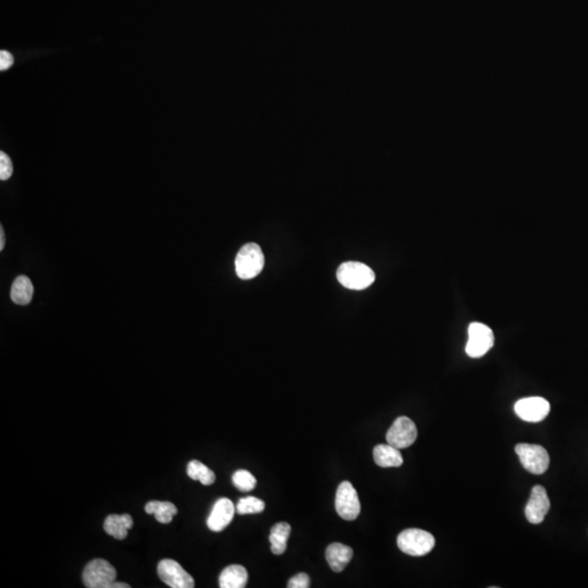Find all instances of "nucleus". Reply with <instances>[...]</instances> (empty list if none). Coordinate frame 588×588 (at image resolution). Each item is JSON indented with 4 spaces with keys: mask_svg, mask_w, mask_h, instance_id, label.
Listing matches in <instances>:
<instances>
[{
    "mask_svg": "<svg viewBox=\"0 0 588 588\" xmlns=\"http://www.w3.org/2000/svg\"><path fill=\"white\" fill-rule=\"evenodd\" d=\"M133 526V519L129 514H111L106 517L104 530L116 539H126L128 530Z\"/></svg>",
    "mask_w": 588,
    "mask_h": 588,
    "instance_id": "obj_15",
    "label": "nucleus"
},
{
    "mask_svg": "<svg viewBox=\"0 0 588 588\" xmlns=\"http://www.w3.org/2000/svg\"><path fill=\"white\" fill-rule=\"evenodd\" d=\"M514 411L521 420L539 423L550 413V403L541 397L524 398L515 403Z\"/></svg>",
    "mask_w": 588,
    "mask_h": 588,
    "instance_id": "obj_10",
    "label": "nucleus"
},
{
    "mask_svg": "<svg viewBox=\"0 0 588 588\" xmlns=\"http://www.w3.org/2000/svg\"><path fill=\"white\" fill-rule=\"evenodd\" d=\"M14 56L11 55L7 50H1L0 52V70L5 71L7 69L10 68L14 65Z\"/></svg>",
    "mask_w": 588,
    "mask_h": 588,
    "instance_id": "obj_25",
    "label": "nucleus"
},
{
    "mask_svg": "<svg viewBox=\"0 0 588 588\" xmlns=\"http://www.w3.org/2000/svg\"><path fill=\"white\" fill-rule=\"evenodd\" d=\"M336 510L340 517L346 521H354L361 512L359 495L352 484L342 482L337 489Z\"/></svg>",
    "mask_w": 588,
    "mask_h": 588,
    "instance_id": "obj_7",
    "label": "nucleus"
},
{
    "mask_svg": "<svg viewBox=\"0 0 588 588\" xmlns=\"http://www.w3.org/2000/svg\"><path fill=\"white\" fill-rule=\"evenodd\" d=\"M337 278L344 288L360 291L373 284L375 273L365 264L360 262H347L338 268Z\"/></svg>",
    "mask_w": 588,
    "mask_h": 588,
    "instance_id": "obj_1",
    "label": "nucleus"
},
{
    "mask_svg": "<svg viewBox=\"0 0 588 588\" xmlns=\"http://www.w3.org/2000/svg\"><path fill=\"white\" fill-rule=\"evenodd\" d=\"M290 534H291V526L288 523H277L276 525L273 526L271 535H269L273 554H277V556L284 554L286 549V541L289 539Z\"/></svg>",
    "mask_w": 588,
    "mask_h": 588,
    "instance_id": "obj_18",
    "label": "nucleus"
},
{
    "mask_svg": "<svg viewBox=\"0 0 588 588\" xmlns=\"http://www.w3.org/2000/svg\"><path fill=\"white\" fill-rule=\"evenodd\" d=\"M188 475L194 479V481H200L203 485L210 486L213 485L216 481L215 473L207 468L205 464H203L197 460H193L188 465Z\"/></svg>",
    "mask_w": 588,
    "mask_h": 588,
    "instance_id": "obj_20",
    "label": "nucleus"
},
{
    "mask_svg": "<svg viewBox=\"0 0 588 588\" xmlns=\"http://www.w3.org/2000/svg\"><path fill=\"white\" fill-rule=\"evenodd\" d=\"M236 507L231 500L221 498L214 504L213 510L207 519V526L213 532H221L234 520Z\"/></svg>",
    "mask_w": 588,
    "mask_h": 588,
    "instance_id": "obj_12",
    "label": "nucleus"
},
{
    "mask_svg": "<svg viewBox=\"0 0 588 588\" xmlns=\"http://www.w3.org/2000/svg\"><path fill=\"white\" fill-rule=\"evenodd\" d=\"M495 342L494 332L488 326L482 323H472L468 327V340L465 351L473 359L482 357L488 352Z\"/></svg>",
    "mask_w": 588,
    "mask_h": 588,
    "instance_id": "obj_6",
    "label": "nucleus"
},
{
    "mask_svg": "<svg viewBox=\"0 0 588 588\" xmlns=\"http://www.w3.org/2000/svg\"><path fill=\"white\" fill-rule=\"evenodd\" d=\"M352 557V548L340 543H334L326 549V559L335 572H342Z\"/></svg>",
    "mask_w": 588,
    "mask_h": 588,
    "instance_id": "obj_13",
    "label": "nucleus"
},
{
    "mask_svg": "<svg viewBox=\"0 0 588 588\" xmlns=\"http://www.w3.org/2000/svg\"><path fill=\"white\" fill-rule=\"evenodd\" d=\"M374 460L381 468H399L403 464L400 449L392 444H377L374 448Z\"/></svg>",
    "mask_w": 588,
    "mask_h": 588,
    "instance_id": "obj_14",
    "label": "nucleus"
},
{
    "mask_svg": "<svg viewBox=\"0 0 588 588\" xmlns=\"http://www.w3.org/2000/svg\"><path fill=\"white\" fill-rule=\"evenodd\" d=\"M145 511L148 514L155 515L156 520L163 524H168L172 517L178 513L176 506L167 501H150L145 506Z\"/></svg>",
    "mask_w": 588,
    "mask_h": 588,
    "instance_id": "obj_19",
    "label": "nucleus"
},
{
    "mask_svg": "<svg viewBox=\"0 0 588 588\" xmlns=\"http://www.w3.org/2000/svg\"><path fill=\"white\" fill-rule=\"evenodd\" d=\"M549 510H550V500L546 489L543 486H535L526 504V519L532 524H539L545 520Z\"/></svg>",
    "mask_w": 588,
    "mask_h": 588,
    "instance_id": "obj_11",
    "label": "nucleus"
},
{
    "mask_svg": "<svg viewBox=\"0 0 588 588\" xmlns=\"http://www.w3.org/2000/svg\"><path fill=\"white\" fill-rule=\"evenodd\" d=\"M33 293L34 286L27 276H19L11 286V299L18 305H27L31 303Z\"/></svg>",
    "mask_w": 588,
    "mask_h": 588,
    "instance_id": "obj_17",
    "label": "nucleus"
},
{
    "mask_svg": "<svg viewBox=\"0 0 588 588\" xmlns=\"http://www.w3.org/2000/svg\"><path fill=\"white\" fill-rule=\"evenodd\" d=\"M232 483L241 491H251L256 485V478L249 471L239 470L232 476Z\"/></svg>",
    "mask_w": 588,
    "mask_h": 588,
    "instance_id": "obj_22",
    "label": "nucleus"
},
{
    "mask_svg": "<svg viewBox=\"0 0 588 588\" xmlns=\"http://www.w3.org/2000/svg\"><path fill=\"white\" fill-rule=\"evenodd\" d=\"M82 578L89 588H113L116 583L117 571L106 560L95 559L87 563Z\"/></svg>",
    "mask_w": 588,
    "mask_h": 588,
    "instance_id": "obj_4",
    "label": "nucleus"
},
{
    "mask_svg": "<svg viewBox=\"0 0 588 588\" xmlns=\"http://www.w3.org/2000/svg\"><path fill=\"white\" fill-rule=\"evenodd\" d=\"M310 580L306 573H299L293 578H290L288 587L289 588H308L310 587Z\"/></svg>",
    "mask_w": 588,
    "mask_h": 588,
    "instance_id": "obj_24",
    "label": "nucleus"
},
{
    "mask_svg": "<svg viewBox=\"0 0 588 588\" xmlns=\"http://www.w3.org/2000/svg\"><path fill=\"white\" fill-rule=\"evenodd\" d=\"M515 453L520 459L523 468L528 472L541 475L548 470L550 457L544 446L539 444H519L515 446Z\"/></svg>",
    "mask_w": 588,
    "mask_h": 588,
    "instance_id": "obj_5",
    "label": "nucleus"
},
{
    "mask_svg": "<svg viewBox=\"0 0 588 588\" xmlns=\"http://www.w3.org/2000/svg\"><path fill=\"white\" fill-rule=\"evenodd\" d=\"M234 264L236 275L240 279L249 280L255 278L263 271L265 264L263 251L256 243H247L240 249Z\"/></svg>",
    "mask_w": 588,
    "mask_h": 588,
    "instance_id": "obj_2",
    "label": "nucleus"
},
{
    "mask_svg": "<svg viewBox=\"0 0 588 588\" xmlns=\"http://www.w3.org/2000/svg\"><path fill=\"white\" fill-rule=\"evenodd\" d=\"M236 512L239 514H253V513L263 512L265 510V502L256 497H245L241 498L236 506Z\"/></svg>",
    "mask_w": 588,
    "mask_h": 588,
    "instance_id": "obj_21",
    "label": "nucleus"
},
{
    "mask_svg": "<svg viewBox=\"0 0 588 588\" xmlns=\"http://www.w3.org/2000/svg\"><path fill=\"white\" fill-rule=\"evenodd\" d=\"M158 575L163 582L172 588H193L194 580L178 562L163 559L158 563Z\"/></svg>",
    "mask_w": 588,
    "mask_h": 588,
    "instance_id": "obj_9",
    "label": "nucleus"
},
{
    "mask_svg": "<svg viewBox=\"0 0 588 588\" xmlns=\"http://www.w3.org/2000/svg\"><path fill=\"white\" fill-rule=\"evenodd\" d=\"M397 544L402 552L412 557H422L433 550L436 541L426 530L409 528L398 536Z\"/></svg>",
    "mask_w": 588,
    "mask_h": 588,
    "instance_id": "obj_3",
    "label": "nucleus"
},
{
    "mask_svg": "<svg viewBox=\"0 0 588 588\" xmlns=\"http://www.w3.org/2000/svg\"><path fill=\"white\" fill-rule=\"evenodd\" d=\"M386 438L389 444L398 449H405L412 446L418 438V428L411 418L400 416L389 428Z\"/></svg>",
    "mask_w": 588,
    "mask_h": 588,
    "instance_id": "obj_8",
    "label": "nucleus"
},
{
    "mask_svg": "<svg viewBox=\"0 0 588 588\" xmlns=\"http://www.w3.org/2000/svg\"><path fill=\"white\" fill-rule=\"evenodd\" d=\"M5 231H3V227H0V251L3 250V247H5Z\"/></svg>",
    "mask_w": 588,
    "mask_h": 588,
    "instance_id": "obj_26",
    "label": "nucleus"
},
{
    "mask_svg": "<svg viewBox=\"0 0 588 588\" xmlns=\"http://www.w3.org/2000/svg\"><path fill=\"white\" fill-rule=\"evenodd\" d=\"M249 580L247 569L242 565H229L219 576L221 588H243Z\"/></svg>",
    "mask_w": 588,
    "mask_h": 588,
    "instance_id": "obj_16",
    "label": "nucleus"
},
{
    "mask_svg": "<svg viewBox=\"0 0 588 588\" xmlns=\"http://www.w3.org/2000/svg\"><path fill=\"white\" fill-rule=\"evenodd\" d=\"M14 174V165L5 152H0V180H8Z\"/></svg>",
    "mask_w": 588,
    "mask_h": 588,
    "instance_id": "obj_23",
    "label": "nucleus"
}]
</instances>
